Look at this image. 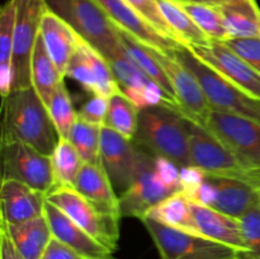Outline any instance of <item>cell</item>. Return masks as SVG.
<instances>
[{
	"label": "cell",
	"mask_w": 260,
	"mask_h": 259,
	"mask_svg": "<svg viewBox=\"0 0 260 259\" xmlns=\"http://www.w3.org/2000/svg\"><path fill=\"white\" fill-rule=\"evenodd\" d=\"M58 140L47 107L32 86L12 90L3 99L2 142L22 141L51 155Z\"/></svg>",
	"instance_id": "1"
},
{
	"label": "cell",
	"mask_w": 260,
	"mask_h": 259,
	"mask_svg": "<svg viewBox=\"0 0 260 259\" xmlns=\"http://www.w3.org/2000/svg\"><path fill=\"white\" fill-rule=\"evenodd\" d=\"M134 141L146 151L165 157L179 168L192 165L188 119L172 104L140 109L139 128Z\"/></svg>",
	"instance_id": "2"
},
{
	"label": "cell",
	"mask_w": 260,
	"mask_h": 259,
	"mask_svg": "<svg viewBox=\"0 0 260 259\" xmlns=\"http://www.w3.org/2000/svg\"><path fill=\"white\" fill-rule=\"evenodd\" d=\"M182 192L180 168L145 150L132 184L119 196L121 217L141 218L154 206Z\"/></svg>",
	"instance_id": "3"
},
{
	"label": "cell",
	"mask_w": 260,
	"mask_h": 259,
	"mask_svg": "<svg viewBox=\"0 0 260 259\" xmlns=\"http://www.w3.org/2000/svg\"><path fill=\"white\" fill-rule=\"evenodd\" d=\"M175 56L192 71L205 91L211 109L238 114L260 122V99L229 81L196 57L187 46L174 51Z\"/></svg>",
	"instance_id": "4"
},
{
	"label": "cell",
	"mask_w": 260,
	"mask_h": 259,
	"mask_svg": "<svg viewBox=\"0 0 260 259\" xmlns=\"http://www.w3.org/2000/svg\"><path fill=\"white\" fill-rule=\"evenodd\" d=\"M140 221L151 236L160 259H240L236 249L206 236L169 228L149 217Z\"/></svg>",
	"instance_id": "5"
},
{
	"label": "cell",
	"mask_w": 260,
	"mask_h": 259,
	"mask_svg": "<svg viewBox=\"0 0 260 259\" xmlns=\"http://www.w3.org/2000/svg\"><path fill=\"white\" fill-rule=\"evenodd\" d=\"M47 201L60 208L74 222L113 254L119 240L121 217L101 212L75 188H55L47 195Z\"/></svg>",
	"instance_id": "6"
},
{
	"label": "cell",
	"mask_w": 260,
	"mask_h": 259,
	"mask_svg": "<svg viewBox=\"0 0 260 259\" xmlns=\"http://www.w3.org/2000/svg\"><path fill=\"white\" fill-rule=\"evenodd\" d=\"M206 127L246 169L260 170V122L212 109Z\"/></svg>",
	"instance_id": "7"
},
{
	"label": "cell",
	"mask_w": 260,
	"mask_h": 259,
	"mask_svg": "<svg viewBox=\"0 0 260 259\" xmlns=\"http://www.w3.org/2000/svg\"><path fill=\"white\" fill-rule=\"evenodd\" d=\"M3 179L24 183L46 196L55 188L51 156L22 141L2 142Z\"/></svg>",
	"instance_id": "8"
},
{
	"label": "cell",
	"mask_w": 260,
	"mask_h": 259,
	"mask_svg": "<svg viewBox=\"0 0 260 259\" xmlns=\"http://www.w3.org/2000/svg\"><path fill=\"white\" fill-rule=\"evenodd\" d=\"M189 200L239 218L259 202L260 195L256 187L240 178L206 174Z\"/></svg>",
	"instance_id": "9"
},
{
	"label": "cell",
	"mask_w": 260,
	"mask_h": 259,
	"mask_svg": "<svg viewBox=\"0 0 260 259\" xmlns=\"http://www.w3.org/2000/svg\"><path fill=\"white\" fill-rule=\"evenodd\" d=\"M188 140L192 165L201 168L206 174L240 178L251 183L250 170L207 127L188 119Z\"/></svg>",
	"instance_id": "10"
},
{
	"label": "cell",
	"mask_w": 260,
	"mask_h": 259,
	"mask_svg": "<svg viewBox=\"0 0 260 259\" xmlns=\"http://www.w3.org/2000/svg\"><path fill=\"white\" fill-rule=\"evenodd\" d=\"M152 51L174 89L179 111L187 119L206 127L212 109L198 79L175 56L174 51L164 52L155 48Z\"/></svg>",
	"instance_id": "11"
},
{
	"label": "cell",
	"mask_w": 260,
	"mask_h": 259,
	"mask_svg": "<svg viewBox=\"0 0 260 259\" xmlns=\"http://www.w3.org/2000/svg\"><path fill=\"white\" fill-rule=\"evenodd\" d=\"M17 4L18 17L12 56V65L14 70L13 90L32 86L30 62L36 41L40 33L41 19L47 10L45 0H33L28 3L17 2Z\"/></svg>",
	"instance_id": "12"
},
{
	"label": "cell",
	"mask_w": 260,
	"mask_h": 259,
	"mask_svg": "<svg viewBox=\"0 0 260 259\" xmlns=\"http://www.w3.org/2000/svg\"><path fill=\"white\" fill-rule=\"evenodd\" d=\"M145 150L108 126L101 127V160L114 189L124 192L134 182Z\"/></svg>",
	"instance_id": "13"
},
{
	"label": "cell",
	"mask_w": 260,
	"mask_h": 259,
	"mask_svg": "<svg viewBox=\"0 0 260 259\" xmlns=\"http://www.w3.org/2000/svg\"><path fill=\"white\" fill-rule=\"evenodd\" d=\"M73 27L106 58L123 46L121 30L95 0H73Z\"/></svg>",
	"instance_id": "14"
},
{
	"label": "cell",
	"mask_w": 260,
	"mask_h": 259,
	"mask_svg": "<svg viewBox=\"0 0 260 259\" xmlns=\"http://www.w3.org/2000/svg\"><path fill=\"white\" fill-rule=\"evenodd\" d=\"M196 57L222 75L241 90L260 99V74L223 42L212 41L206 46H190Z\"/></svg>",
	"instance_id": "15"
},
{
	"label": "cell",
	"mask_w": 260,
	"mask_h": 259,
	"mask_svg": "<svg viewBox=\"0 0 260 259\" xmlns=\"http://www.w3.org/2000/svg\"><path fill=\"white\" fill-rule=\"evenodd\" d=\"M95 2L101 5L102 9L107 13V15L121 32L131 36L142 45L164 52L175 51L182 47L180 43L168 40L160 35L124 0H95Z\"/></svg>",
	"instance_id": "16"
},
{
	"label": "cell",
	"mask_w": 260,
	"mask_h": 259,
	"mask_svg": "<svg viewBox=\"0 0 260 259\" xmlns=\"http://www.w3.org/2000/svg\"><path fill=\"white\" fill-rule=\"evenodd\" d=\"M47 196L24 183L3 179L0 189L2 221L20 223L42 216Z\"/></svg>",
	"instance_id": "17"
},
{
	"label": "cell",
	"mask_w": 260,
	"mask_h": 259,
	"mask_svg": "<svg viewBox=\"0 0 260 259\" xmlns=\"http://www.w3.org/2000/svg\"><path fill=\"white\" fill-rule=\"evenodd\" d=\"M45 216L50 223L52 236L66 244L85 259H104L112 255L111 251L91 238L85 230L74 222L68 215L51 202H46Z\"/></svg>",
	"instance_id": "18"
},
{
	"label": "cell",
	"mask_w": 260,
	"mask_h": 259,
	"mask_svg": "<svg viewBox=\"0 0 260 259\" xmlns=\"http://www.w3.org/2000/svg\"><path fill=\"white\" fill-rule=\"evenodd\" d=\"M40 35L48 55L56 63L60 73L66 76L69 62L78 50L81 36L70 23L51 12L48 8L41 19Z\"/></svg>",
	"instance_id": "19"
},
{
	"label": "cell",
	"mask_w": 260,
	"mask_h": 259,
	"mask_svg": "<svg viewBox=\"0 0 260 259\" xmlns=\"http://www.w3.org/2000/svg\"><path fill=\"white\" fill-rule=\"evenodd\" d=\"M190 206L201 235L236 249L240 255L245 253L246 246L239 218L192 201Z\"/></svg>",
	"instance_id": "20"
},
{
	"label": "cell",
	"mask_w": 260,
	"mask_h": 259,
	"mask_svg": "<svg viewBox=\"0 0 260 259\" xmlns=\"http://www.w3.org/2000/svg\"><path fill=\"white\" fill-rule=\"evenodd\" d=\"M74 188L101 212L121 217L119 197L102 164H84Z\"/></svg>",
	"instance_id": "21"
},
{
	"label": "cell",
	"mask_w": 260,
	"mask_h": 259,
	"mask_svg": "<svg viewBox=\"0 0 260 259\" xmlns=\"http://www.w3.org/2000/svg\"><path fill=\"white\" fill-rule=\"evenodd\" d=\"M0 226L7 230L14 246L24 259L42 258L52 239V231L45 213L20 223H7L2 221Z\"/></svg>",
	"instance_id": "22"
},
{
	"label": "cell",
	"mask_w": 260,
	"mask_h": 259,
	"mask_svg": "<svg viewBox=\"0 0 260 259\" xmlns=\"http://www.w3.org/2000/svg\"><path fill=\"white\" fill-rule=\"evenodd\" d=\"M123 45V43H122ZM113 70L121 90L134 102L139 109L145 108V91L151 83L146 74L131 58L124 46L118 52L107 58Z\"/></svg>",
	"instance_id": "23"
},
{
	"label": "cell",
	"mask_w": 260,
	"mask_h": 259,
	"mask_svg": "<svg viewBox=\"0 0 260 259\" xmlns=\"http://www.w3.org/2000/svg\"><path fill=\"white\" fill-rule=\"evenodd\" d=\"M63 78L65 76L60 73L56 63L48 55L42 37L38 33L33 50L32 62H30V80H32V88L46 107L50 103L56 89L63 81Z\"/></svg>",
	"instance_id": "24"
},
{
	"label": "cell",
	"mask_w": 260,
	"mask_h": 259,
	"mask_svg": "<svg viewBox=\"0 0 260 259\" xmlns=\"http://www.w3.org/2000/svg\"><path fill=\"white\" fill-rule=\"evenodd\" d=\"M144 217L152 218L169 228L201 235L193 217L190 200L183 192L175 193L157 203Z\"/></svg>",
	"instance_id": "25"
},
{
	"label": "cell",
	"mask_w": 260,
	"mask_h": 259,
	"mask_svg": "<svg viewBox=\"0 0 260 259\" xmlns=\"http://www.w3.org/2000/svg\"><path fill=\"white\" fill-rule=\"evenodd\" d=\"M217 7L230 38L260 37V8L256 0H236Z\"/></svg>",
	"instance_id": "26"
},
{
	"label": "cell",
	"mask_w": 260,
	"mask_h": 259,
	"mask_svg": "<svg viewBox=\"0 0 260 259\" xmlns=\"http://www.w3.org/2000/svg\"><path fill=\"white\" fill-rule=\"evenodd\" d=\"M121 40L123 43L124 48L131 56L132 60L139 65V68L146 74L147 78L156 83L160 88L162 89L168 98L178 107L177 96H175V91L173 89L172 84H170L169 78H168L167 73L164 71L162 66L157 61L156 56H155L154 51L149 46H145L132 38L131 36L126 35V33L121 32ZM179 109V108H178Z\"/></svg>",
	"instance_id": "27"
},
{
	"label": "cell",
	"mask_w": 260,
	"mask_h": 259,
	"mask_svg": "<svg viewBox=\"0 0 260 259\" xmlns=\"http://www.w3.org/2000/svg\"><path fill=\"white\" fill-rule=\"evenodd\" d=\"M160 12L165 20L174 32L180 45L187 46H206L212 41L200 29L194 20L189 17L179 3L174 0H157Z\"/></svg>",
	"instance_id": "28"
},
{
	"label": "cell",
	"mask_w": 260,
	"mask_h": 259,
	"mask_svg": "<svg viewBox=\"0 0 260 259\" xmlns=\"http://www.w3.org/2000/svg\"><path fill=\"white\" fill-rule=\"evenodd\" d=\"M51 156L55 188L75 187L84 161L69 139H60ZM53 188V189H55Z\"/></svg>",
	"instance_id": "29"
},
{
	"label": "cell",
	"mask_w": 260,
	"mask_h": 259,
	"mask_svg": "<svg viewBox=\"0 0 260 259\" xmlns=\"http://www.w3.org/2000/svg\"><path fill=\"white\" fill-rule=\"evenodd\" d=\"M140 109L122 90L108 98L106 126L111 127L128 140H134L139 128Z\"/></svg>",
	"instance_id": "30"
},
{
	"label": "cell",
	"mask_w": 260,
	"mask_h": 259,
	"mask_svg": "<svg viewBox=\"0 0 260 259\" xmlns=\"http://www.w3.org/2000/svg\"><path fill=\"white\" fill-rule=\"evenodd\" d=\"M179 4L211 41L225 42L230 38L223 15L217 5L208 4V3H179Z\"/></svg>",
	"instance_id": "31"
},
{
	"label": "cell",
	"mask_w": 260,
	"mask_h": 259,
	"mask_svg": "<svg viewBox=\"0 0 260 259\" xmlns=\"http://www.w3.org/2000/svg\"><path fill=\"white\" fill-rule=\"evenodd\" d=\"M69 140L79 152L84 164H102L101 127L78 118L71 128Z\"/></svg>",
	"instance_id": "32"
},
{
	"label": "cell",
	"mask_w": 260,
	"mask_h": 259,
	"mask_svg": "<svg viewBox=\"0 0 260 259\" xmlns=\"http://www.w3.org/2000/svg\"><path fill=\"white\" fill-rule=\"evenodd\" d=\"M47 111L50 113L55 128L60 139H69L71 128L78 121V111L74 108L70 93L66 88L65 83H61L56 89L55 94L47 104Z\"/></svg>",
	"instance_id": "33"
},
{
	"label": "cell",
	"mask_w": 260,
	"mask_h": 259,
	"mask_svg": "<svg viewBox=\"0 0 260 259\" xmlns=\"http://www.w3.org/2000/svg\"><path fill=\"white\" fill-rule=\"evenodd\" d=\"M80 45L83 47L84 52H85L86 58H88L89 63L91 66V70H93L94 78H95V94H101V95L109 98L112 94L121 90L118 81H117L116 76H114L113 70H112L111 65H109L108 60L98 50H95L90 43L86 42L84 38H81Z\"/></svg>",
	"instance_id": "34"
},
{
	"label": "cell",
	"mask_w": 260,
	"mask_h": 259,
	"mask_svg": "<svg viewBox=\"0 0 260 259\" xmlns=\"http://www.w3.org/2000/svg\"><path fill=\"white\" fill-rule=\"evenodd\" d=\"M17 17V0H8L0 9V66H13V43Z\"/></svg>",
	"instance_id": "35"
},
{
	"label": "cell",
	"mask_w": 260,
	"mask_h": 259,
	"mask_svg": "<svg viewBox=\"0 0 260 259\" xmlns=\"http://www.w3.org/2000/svg\"><path fill=\"white\" fill-rule=\"evenodd\" d=\"M246 251L240 259H260V201L239 217Z\"/></svg>",
	"instance_id": "36"
},
{
	"label": "cell",
	"mask_w": 260,
	"mask_h": 259,
	"mask_svg": "<svg viewBox=\"0 0 260 259\" xmlns=\"http://www.w3.org/2000/svg\"><path fill=\"white\" fill-rule=\"evenodd\" d=\"M137 14L144 18L152 28L157 30L161 36H164L168 40L175 41L179 43V41L175 37L174 32L165 20L164 15L160 12L157 0H124ZM183 46V45H182Z\"/></svg>",
	"instance_id": "37"
},
{
	"label": "cell",
	"mask_w": 260,
	"mask_h": 259,
	"mask_svg": "<svg viewBox=\"0 0 260 259\" xmlns=\"http://www.w3.org/2000/svg\"><path fill=\"white\" fill-rule=\"evenodd\" d=\"M66 76L74 79L90 95L96 93L95 78H94L91 66L89 63L88 58H86L85 52H84L80 42H79L78 50L75 51L74 56L71 57L70 62H69L68 70H66Z\"/></svg>",
	"instance_id": "38"
},
{
	"label": "cell",
	"mask_w": 260,
	"mask_h": 259,
	"mask_svg": "<svg viewBox=\"0 0 260 259\" xmlns=\"http://www.w3.org/2000/svg\"><path fill=\"white\" fill-rule=\"evenodd\" d=\"M223 43L260 74V37L229 38Z\"/></svg>",
	"instance_id": "39"
},
{
	"label": "cell",
	"mask_w": 260,
	"mask_h": 259,
	"mask_svg": "<svg viewBox=\"0 0 260 259\" xmlns=\"http://www.w3.org/2000/svg\"><path fill=\"white\" fill-rule=\"evenodd\" d=\"M108 113V98L101 94H91L90 98L78 111L79 118L94 126H104Z\"/></svg>",
	"instance_id": "40"
},
{
	"label": "cell",
	"mask_w": 260,
	"mask_h": 259,
	"mask_svg": "<svg viewBox=\"0 0 260 259\" xmlns=\"http://www.w3.org/2000/svg\"><path fill=\"white\" fill-rule=\"evenodd\" d=\"M206 178V173L196 165L180 168V183H182V192L188 198L201 187Z\"/></svg>",
	"instance_id": "41"
},
{
	"label": "cell",
	"mask_w": 260,
	"mask_h": 259,
	"mask_svg": "<svg viewBox=\"0 0 260 259\" xmlns=\"http://www.w3.org/2000/svg\"><path fill=\"white\" fill-rule=\"evenodd\" d=\"M41 259H85L76 253L74 249L68 246L66 244L61 243L56 238L51 239Z\"/></svg>",
	"instance_id": "42"
},
{
	"label": "cell",
	"mask_w": 260,
	"mask_h": 259,
	"mask_svg": "<svg viewBox=\"0 0 260 259\" xmlns=\"http://www.w3.org/2000/svg\"><path fill=\"white\" fill-rule=\"evenodd\" d=\"M51 12L73 25V0H45Z\"/></svg>",
	"instance_id": "43"
},
{
	"label": "cell",
	"mask_w": 260,
	"mask_h": 259,
	"mask_svg": "<svg viewBox=\"0 0 260 259\" xmlns=\"http://www.w3.org/2000/svg\"><path fill=\"white\" fill-rule=\"evenodd\" d=\"M0 259H24L3 226H0Z\"/></svg>",
	"instance_id": "44"
},
{
	"label": "cell",
	"mask_w": 260,
	"mask_h": 259,
	"mask_svg": "<svg viewBox=\"0 0 260 259\" xmlns=\"http://www.w3.org/2000/svg\"><path fill=\"white\" fill-rule=\"evenodd\" d=\"M251 183H253L254 187H258L260 184V170L251 172Z\"/></svg>",
	"instance_id": "45"
},
{
	"label": "cell",
	"mask_w": 260,
	"mask_h": 259,
	"mask_svg": "<svg viewBox=\"0 0 260 259\" xmlns=\"http://www.w3.org/2000/svg\"><path fill=\"white\" fill-rule=\"evenodd\" d=\"M208 2L213 5H223V4H228V3L236 2V0H208Z\"/></svg>",
	"instance_id": "46"
},
{
	"label": "cell",
	"mask_w": 260,
	"mask_h": 259,
	"mask_svg": "<svg viewBox=\"0 0 260 259\" xmlns=\"http://www.w3.org/2000/svg\"><path fill=\"white\" fill-rule=\"evenodd\" d=\"M174 2H178V3H208V4H211L208 0H174Z\"/></svg>",
	"instance_id": "47"
},
{
	"label": "cell",
	"mask_w": 260,
	"mask_h": 259,
	"mask_svg": "<svg viewBox=\"0 0 260 259\" xmlns=\"http://www.w3.org/2000/svg\"><path fill=\"white\" fill-rule=\"evenodd\" d=\"M18 3H28V2H33V0H17Z\"/></svg>",
	"instance_id": "48"
},
{
	"label": "cell",
	"mask_w": 260,
	"mask_h": 259,
	"mask_svg": "<svg viewBox=\"0 0 260 259\" xmlns=\"http://www.w3.org/2000/svg\"><path fill=\"white\" fill-rule=\"evenodd\" d=\"M104 259H114V258L112 255H109V256H107V258H104Z\"/></svg>",
	"instance_id": "49"
},
{
	"label": "cell",
	"mask_w": 260,
	"mask_h": 259,
	"mask_svg": "<svg viewBox=\"0 0 260 259\" xmlns=\"http://www.w3.org/2000/svg\"><path fill=\"white\" fill-rule=\"evenodd\" d=\"M256 189H258V190H259V195H260V184L258 185V187H256Z\"/></svg>",
	"instance_id": "50"
}]
</instances>
